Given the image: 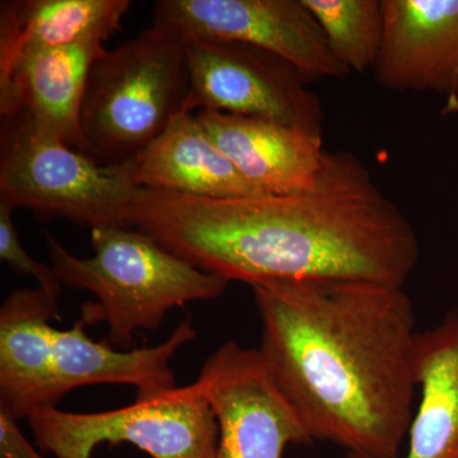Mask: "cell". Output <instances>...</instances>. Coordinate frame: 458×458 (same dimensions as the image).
Here are the masks:
<instances>
[{"label":"cell","instance_id":"obj_1","mask_svg":"<svg viewBox=\"0 0 458 458\" xmlns=\"http://www.w3.org/2000/svg\"><path fill=\"white\" fill-rule=\"evenodd\" d=\"M128 225L192 267L250 286L346 279L403 286L420 259L417 232L349 150L327 152L311 188L209 199L140 189Z\"/></svg>","mask_w":458,"mask_h":458},{"label":"cell","instance_id":"obj_2","mask_svg":"<svg viewBox=\"0 0 458 458\" xmlns=\"http://www.w3.org/2000/svg\"><path fill=\"white\" fill-rule=\"evenodd\" d=\"M262 360L313 441L399 458L414 415V304L403 286L274 280L251 286Z\"/></svg>","mask_w":458,"mask_h":458},{"label":"cell","instance_id":"obj_3","mask_svg":"<svg viewBox=\"0 0 458 458\" xmlns=\"http://www.w3.org/2000/svg\"><path fill=\"white\" fill-rule=\"evenodd\" d=\"M51 267L62 284L98 297L108 343L129 348L138 330H158L176 307L218 298L229 284L167 251L131 225L92 229V258H78L45 232Z\"/></svg>","mask_w":458,"mask_h":458},{"label":"cell","instance_id":"obj_4","mask_svg":"<svg viewBox=\"0 0 458 458\" xmlns=\"http://www.w3.org/2000/svg\"><path fill=\"white\" fill-rule=\"evenodd\" d=\"M189 82L186 41L156 23L102 51L84 93V155L99 165L134 159L185 113Z\"/></svg>","mask_w":458,"mask_h":458},{"label":"cell","instance_id":"obj_5","mask_svg":"<svg viewBox=\"0 0 458 458\" xmlns=\"http://www.w3.org/2000/svg\"><path fill=\"white\" fill-rule=\"evenodd\" d=\"M134 159L99 165L23 114L2 117L0 200L82 227L128 225L138 192Z\"/></svg>","mask_w":458,"mask_h":458},{"label":"cell","instance_id":"obj_6","mask_svg":"<svg viewBox=\"0 0 458 458\" xmlns=\"http://www.w3.org/2000/svg\"><path fill=\"white\" fill-rule=\"evenodd\" d=\"M36 445L56 458H90L102 443H131L153 458H216L218 426L198 382L165 388L123 408L68 412L45 408L29 418Z\"/></svg>","mask_w":458,"mask_h":458},{"label":"cell","instance_id":"obj_7","mask_svg":"<svg viewBox=\"0 0 458 458\" xmlns=\"http://www.w3.org/2000/svg\"><path fill=\"white\" fill-rule=\"evenodd\" d=\"M185 41L190 77L185 113L199 108L322 131L321 99L286 60L242 42Z\"/></svg>","mask_w":458,"mask_h":458},{"label":"cell","instance_id":"obj_8","mask_svg":"<svg viewBox=\"0 0 458 458\" xmlns=\"http://www.w3.org/2000/svg\"><path fill=\"white\" fill-rule=\"evenodd\" d=\"M153 23L183 40L219 38L260 47L286 60L309 83L351 74L303 0H158Z\"/></svg>","mask_w":458,"mask_h":458},{"label":"cell","instance_id":"obj_9","mask_svg":"<svg viewBox=\"0 0 458 458\" xmlns=\"http://www.w3.org/2000/svg\"><path fill=\"white\" fill-rule=\"evenodd\" d=\"M197 382L218 426L216 458H283L289 445L315 442L259 349L223 344Z\"/></svg>","mask_w":458,"mask_h":458},{"label":"cell","instance_id":"obj_10","mask_svg":"<svg viewBox=\"0 0 458 458\" xmlns=\"http://www.w3.org/2000/svg\"><path fill=\"white\" fill-rule=\"evenodd\" d=\"M373 72L394 92H434L458 105V0H384Z\"/></svg>","mask_w":458,"mask_h":458},{"label":"cell","instance_id":"obj_11","mask_svg":"<svg viewBox=\"0 0 458 458\" xmlns=\"http://www.w3.org/2000/svg\"><path fill=\"white\" fill-rule=\"evenodd\" d=\"M98 315V306L87 303L83 318L72 328L51 330L47 361L54 406L65 394L83 386L131 385L137 396L176 386L170 363L181 346L197 336L191 318L183 319L159 345L119 352L110 343L95 342L87 335L84 327Z\"/></svg>","mask_w":458,"mask_h":458},{"label":"cell","instance_id":"obj_12","mask_svg":"<svg viewBox=\"0 0 458 458\" xmlns=\"http://www.w3.org/2000/svg\"><path fill=\"white\" fill-rule=\"evenodd\" d=\"M105 49L104 41L92 40L23 56L0 75V116L23 114L38 131L84 155V93Z\"/></svg>","mask_w":458,"mask_h":458},{"label":"cell","instance_id":"obj_13","mask_svg":"<svg viewBox=\"0 0 458 458\" xmlns=\"http://www.w3.org/2000/svg\"><path fill=\"white\" fill-rule=\"evenodd\" d=\"M199 122L238 172L265 195L311 188L324 164L322 131L258 117L201 110Z\"/></svg>","mask_w":458,"mask_h":458},{"label":"cell","instance_id":"obj_14","mask_svg":"<svg viewBox=\"0 0 458 458\" xmlns=\"http://www.w3.org/2000/svg\"><path fill=\"white\" fill-rule=\"evenodd\" d=\"M134 161L141 189L209 199L265 195L238 172L191 113L174 117Z\"/></svg>","mask_w":458,"mask_h":458},{"label":"cell","instance_id":"obj_15","mask_svg":"<svg viewBox=\"0 0 458 458\" xmlns=\"http://www.w3.org/2000/svg\"><path fill=\"white\" fill-rule=\"evenodd\" d=\"M59 300L40 286L14 291L0 309V410L18 419L53 408L47 349Z\"/></svg>","mask_w":458,"mask_h":458},{"label":"cell","instance_id":"obj_16","mask_svg":"<svg viewBox=\"0 0 458 458\" xmlns=\"http://www.w3.org/2000/svg\"><path fill=\"white\" fill-rule=\"evenodd\" d=\"M131 7V0H3L0 75L38 51L108 40Z\"/></svg>","mask_w":458,"mask_h":458},{"label":"cell","instance_id":"obj_17","mask_svg":"<svg viewBox=\"0 0 458 458\" xmlns=\"http://www.w3.org/2000/svg\"><path fill=\"white\" fill-rule=\"evenodd\" d=\"M415 378L420 400L403 458H458V309L419 331Z\"/></svg>","mask_w":458,"mask_h":458},{"label":"cell","instance_id":"obj_18","mask_svg":"<svg viewBox=\"0 0 458 458\" xmlns=\"http://www.w3.org/2000/svg\"><path fill=\"white\" fill-rule=\"evenodd\" d=\"M334 55L351 73L373 71L384 44L385 18L378 0H303Z\"/></svg>","mask_w":458,"mask_h":458},{"label":"cell","instance_id":"obj_19","mask_svg":"<svg viewBox=\"0 0 458 458\" xmlns=\"http://www.w3.org/2000/svg\"><path fill=\"white\" fill-rule=\"evenodd\" d=\"M16 208L8 201L0 200V259L12 270L22 276H32L51 297L59 300L62 283L51 265L35 260L21 242L20 234L14 225L13 214Z\"/></svg>","mask_w":458,"mask_h":458},{"label":"cell","instance_id":"obj_20","mask_svg":"<svg viewBox=\"0 0 458 458\" xmlns=\"http://www.w3.org/2000/svg\"><path fill=\"white\" fill-rule=\"evenodd\" d=\"M0 458H42L21 432L17 419L0 410Z\"/></svg>","mask_w":458,"mask_h":458}]
</instances>
